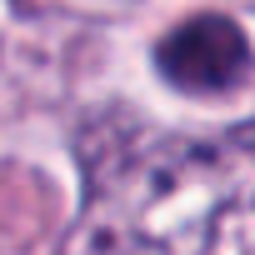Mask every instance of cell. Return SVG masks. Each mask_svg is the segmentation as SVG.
Listing matches in <instances>:
<instances>
[{
    "mask_svg": "<svg viewBox=\"0 0 255 255\" xmlns=\"http://www.w3.org/2000/svg\"><path fill=\"white\" fill-rule=\"evenodd\" d=\"M65 255H255V120L95 165Z\"/></svg>",
    "mask_w": 255,
    "mask_h": 255,
    "instance_id": "6da1fadb",
    "label": "cell"
},
{
    "mask_svg": "<svg viewBox=\"0 0 255 255\" xmlns=\"http://www.w3.org/2000/svg\"><path fill=\"white\" fill-rule=\"evenodd\" d=\"M250 70V40L230 15H190L160 40V75L180 90H230Z\"/></svg>",
    "mask_w": 255,
    "mask_h": 255,
    "instance_id": "7a4b0ae2",
    "label": "cell"
}]
</instances>
